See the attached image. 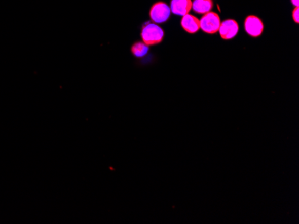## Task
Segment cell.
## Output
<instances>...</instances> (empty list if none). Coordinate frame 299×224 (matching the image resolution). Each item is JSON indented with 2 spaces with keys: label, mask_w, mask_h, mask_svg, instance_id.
Masks as SVG:
<instances>
[{
  "label": "cell",
  "mask_w": 299,
  "mask_h": 224,
  "mask_svg": "<svg viewBox=\"0 0 299 224\" xmlns=\"http://www.w3.org/2000/svg\"><path fill=\"white\" fill-rule=\"evenodd\" d=\"M142 41L148 46H154L161 43L164 38V31L161 27L154 23H148L142 28L141 32Z\"/></svg>",
  "instance_id": "obj_1"
},
{
  "label": "cell",
  "mask_w": 299,
  "mask_h": 224,
  "mask_svg": "<svg viewBox=\"0 0 299 224\" xmlns=\"http://www.w3.org/2000/svg\"><path fill=\"white\" fill-rule=\"evenodd\" d=\"M220 18L214 12H208L200 20V28L208 34H214L219 31Z\"/></svg>",
  "instance_id": "obj_2"
},
{
  "label": "cell",
  "mask_w": 299,
  "mask_h": 224,
  "mask_svg": "<svg viewBox=\"0 0 299 224\" xmlns=\"http://www.w3.org/2000/svg\"><path fill=\"white\" fill-rule=\"evenodd\" d=\"M170 8L168 5L165 4L164 2L159 1L151 8L150 16L154 23H165L170 16Z\"/></svg>",
  "instance_id": "obj_3"
},
{
  "label": "cell",
  "mask_w": 299,
  "mask_h": 224,
  "mask_svg": "<svg viewBox=\"0 0 299 224\" xmlns=\"http://www.w3.org/2000/svg\"><path fill=\"white\" fill-rule=\"evenodd\" d=\"M245 29L247 34L253 38H257L261 36L265 26L259 17L255 16H248L245 21Z\"/></svg>",
  "instance_id": "obj_4"
},
{
  "label": "cell",
  "mask_w": 299,
  "mask_h": 224,
  "mask_svg": "<svg viewBox=\"0 0 299 224\" xmlns=\"http://www.w3.org/2000/svg\"><path fill=\"white\" fill-rule=\"evenodd\" d=\"M239 27L235 20H226L220 23L219 31L223 39H231L238 34Z\"/></svg>",
  "instance_id": "obj_5"
},
{
  "label": "cell",
  "mask_w": 299,
  "mask_h": 224,
  "mask_svg": "<svg viewBox=\"0 0 299 224\" xmlns=\"http://www.w3.org/2000/svg\"><path fill=\"white\" fill-rule=\"evenodd\" d=\"M192 9V0H171L170 11L176 16H185Z\"/></svg>",
  "instance_id": "obj_6"
},
{
  "label": "cell",
  "mask_w": 299,
  "mask_h": 224,
  "mask_svg": "<svg viewBox=\"0 0 299 224\" xmlns=\"http://www.w3.org/2000/svg\"><path fill=\"white\" fill-rule=\"evenodd\" d=\"M181 25L188 33H196L200 30V20L196 16L186 14L182 18Z\"/></svg>",
  "instance_id": "obj_7"
},
{
  "label": "cell",
  "mask_w": 299,
  "mask_h": 224,
  "mask_svg": "<svg viewBox=\"0 0 299 224\" xmlns=\"http://www.w3.org/2000/svg\"><path fill=\"white\" fill-rule=\"evenodd\" d=\"M212 7V0H194L192 2V9L198 14L204 15L208 12H211Z\"/></svg>",
  "instance_id": "obj_8"
},
{
  "label": "cell",
  "mask_w": 299,
  "mask_h": 224,
  "mask_svg": "<svg viewBox=\"0 0 299 224\" xmlns=\"http://www.w3.org/2000/svg\"><path fill=\"white\" fill-rule=\"evenodd\" d=\"M132 53L134 54V57H142L145 56L149 51V46L146 45L144 42H136L132 47Z\"/></svg>",
  "instance_id": "obj_9"
},
{
  "label": "cell",
  "mask_w": 299,
  "mask_h": 224,
  "mask_svg": "<svg viewBox=\"0 0 299 224\" xmlns=\"http://www.w3.org/2000/svg\"><path fill=\"white\" fill-rule=\"evenodd\" d=\"M293 19L295 21V23H298L299 22V8L298 7L294 9L293 11Z\"/></svg>",
  "instance_id": "obj_10"
},
{
  "label": "cell",
  "mask_w": 299,
  "mask_h": 224,
  "mask_svg": "<svg viewBox=\"0 0 299 224\" xmlns=\"http://www.w3.org/2000/svg\"><path fill=\"white\" fill-rule=\"evenodd\" d=\"M291 2L292 4L294 5V6H295V8H296V7H298V0H291Z\"/></svg>",
  "instance_id": "obj_11"
}]
</instances>
